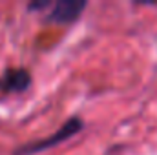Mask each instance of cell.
<instances>
[{
  "mask_svg": "<svg viewBox=\"0 0 157 155\" xmlns=\"http://www.w3.org/2000/svg\"><path fill=\"white\" fill-rule=\"evenodd\" d=\"M31 84V75L28 70L22 68H13L6 70L0 78V89L2 91H24Z\"/></svg>",
  "mask_w": 157,
  "mask_h": 155,
  "instance_id": "3957f363",
  "label": "cell"
},
{
  "mask_svg": "<svg viewBox=\"0 0 157 155\" xmlns=\"http://www.w3.org/2000/svg\"><path fill=\"white\" fill-rule=\"evenodd\" d=\"M86 7V2L82 0H59L49 15L46 17V22L49 24H71L78 18L82 9Z\"/></svg>",
  "mask_w": 157,
  "mask_h": 155,
  "instance_id": "7a4b0ae2",
  "label": "cell"
},
{
  "mask_svg": "<svg viewBox=\"0 0 157 155\" xmlns=\"http://www.w3.org/2000/svg\"><path fill=\"white\" fill-rule=\"evenodd\" d=\"M82 126H84V122H82L80 119L71 117V119L66 120L53 135H49V137H46V139H40V141H35V142H29V144H24L22 148H18V150L15 152V155H33V153H39V152H44V150H48V148H53V146H57V144L68 141L70 137L77 135L78 131L82 130Z\"/></svg>",
  "mask_w": 157,
  "mask_h": 155,
  "instance_id": "6da1fadb",
  "label": "cell"
}]
</instances>
